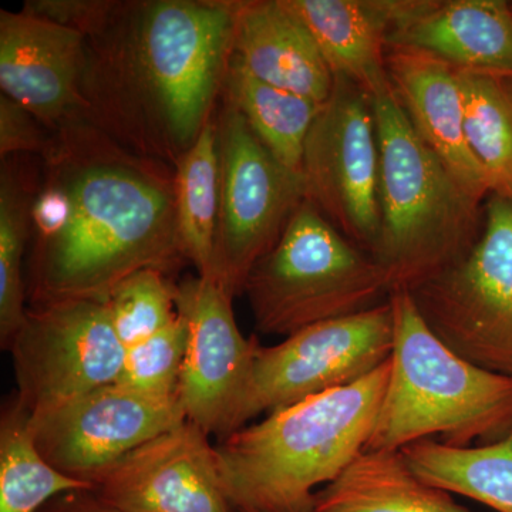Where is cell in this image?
Here are the masks:
<instances>
[{"mask_svg":"<svg viewBox=\"0 0 512 512\" xmlns=\"http://www.w3.org/2000/svg\"><path fill=\"white\" fill-rule=\"evenodd\" d=\"M47 190L33 210V303L104 301L141 269L168 272L185 256L175 218V174L89 120L53 133Z\"/></svg>","mask_w":512,"mask_h":512,"instance_id":"cell-1","label":"cell"},{"mask_svg":"<svg viewBox=\"0 0 512 512\" xmlns=\"http://www.w3.org/2000/svg\"><path fill=\"white\" fill-rule=\"evenodd\" d=\"M238 0L121 2L87 40L89 121L141 156L177 164L212 119Z\"/></svg>","mask_w":512,"mask_h":512,"instance_id":"cell-2","label":"cell"},{"mask_svg":"<svg viewBox=\"0 0 512 512\" xmlns=\"http://www.w3.org/2000/svg\"><path fill=\"white\" fill-rule=\"evenodd\" d=\"M390 370L392 359L359 382L276 410L220 441L218 470L235 511L315 512V488L366 450Z\"/></svg>","mask_w":512,"mask_h":512,"instance_id":"cell-3","label":"cell"},{"mask_svg":"<svg viewBox=\"0 0 512 512\" xmlns=\"http://www.w3.org/2000/svg\"><path fill=\"white\" fill-rule=\"evenodd\" d=\"M372 101L380 154V229L372 255L390 295L413 292L473 248L485 202L464 191L421 140L392 84Z\"/></svg>","mask_w":512,"mask_h":512,"instance_id":"cell-4","label":"cell"},{"mask_svg":"<svg viewBox=\"0 0 512 512\" xmlns=\"http://www.w3.org/2000/svg\"><path fill=\"white\" fill-rule=\"evenodd\" d=\"M389 301L392 370L366 450H403L436 436L454 447L507 437L512 376L474 365L448 348L421 318L410 292H393Z\"/></svg>","mask_w":512,"mask_h":512,"instance_id":"cell-5","label":"cell"},{"mask_svg":"<svg viewBox=\"0 0 512 512\" xmlns=\"http://www.w3.org/2000/svg\"><path fill=\"white\" fill-rule=\"evenodd\" d=\"M242 293L259 332L288 338L316 323L382 305L390 289L375 256L306 200L275 247L251 269Z\"/></svg>","mask_w":512,"mask_h":512,"instance_id":"cell-6","label":"cell"},{"mask_svg":"<svg viewBox=\"0 0 512 512\" xmlns=\"http://www.w3.org/2000/svg\"><path fill=\"white\" fill-rule=\"evenodd\" d=\"M410 295L448 348L512 376V197L490 195L473 248Z\"/></svg>","mask_w":512,"mask_h":512,"instance_id":"cell-7","label":"cell"},{"mask_svg":"<svg viewBox=\"0 0 512 512\" xmlns=\"http://www.w3.org/2000/svg\"><path fill=\"white\" fill-rule=\"evenodd\" d=\"M217 124L220 217L214 276L237 296L306 201V187L302 173L269 153L231 101L224 100Z\"/></svg>","mask_w":512,"mask_h":512,"instance_id":"cell-8","label":"cell"},{"mask_svg":"<svg viewBox=\"0 0 512 512\" xmlns=\"http://www.w3.org/2000/svg\"><path fill=\"white\" fill-rule=\"evenodd\" d=\"M8 350L30 419L116 383L126 353L97 299L33 303Z\"/></svg>","mask_w":512,"mask_h":512,"instance_id":"cell-9","label":"cell"},{"mask_svg":"<svg viewBox=\"0 0 512 512\" xmlns=\"http://www.w3.org/2000/svg\"><path fill=\"white\" fill-rule=\"evenodd\" d=\"M306 200L339 232L373 254L379 239L380 154L372 97L335 77L303 148Z\"/></svg>","mask_w":512,"mask_h":512,"instance_id":"cell-10","label":"cell"},{"mask_svg":"<svg viewBox=\"0 0 512 512\" xmlns=\"http://www.w3.org/2000/svg\"><path fill=\"white\" fill-rule=\"evenodd\" d=\"M393 343V309L386 301L316 323L279 345H259L245 420L359 382L390 359Z\"/></svg>","mask_w":512,"mask_h":512,"instance_id":"cell-11","label":"cell"},{"mask_svg":"<svg viewBox=\"0 0 512 512\" xmlns=\"http://www.w3.org/2000/svg\"><path fill=\"white\" fill-rule=\"evenodd\" d=\"M234 298L215 276H190L178 285L177 312L188 326L178 392L187 420L220 441L247 426L259 346L239 330Z\"/></svg>","mask_w":512,"mask_h":512,"instance_id":"cell-12","label":"cell"},{"mask_svg":"<svg viewBox=\"0 0 512 512\" xmlns=\"http://www.w3.org/2000/svg\"><path fill=\"white\" fill-rule=\"evenodd\" d=\"M185 420L180 394L150 396L113 383L30 423L50 466L96 485L121 458Z\"/></svg>","mask_w":512,"mask_h":512,"instance_id":"cell-13","label":"cell"},{"mask_svg":"<svg viewBox=\"0 0 512 512\" xmlns=\"http://www.w3.org/2000/svg\"><path fill=\"white\" fill-rule=\"evenodd\" d=\"M94 488L123 512H237L210 436L190 420L121 458Z\"/></svg>","mask_w":512,"mask_h":512,"instance_id":"cell-14","label":"cell"},{"mask_svg":"<svg viewBox=\"0 0 512 512\" xmlns=\"http://www.w3.org/2000/svg\"><path fill=\"white\" fill-rule=\"evenodd\" d=\"M87 40L25 10H0V89L57 131L89 120L84 97Z\"/></svg>","mask_w":512,"mask_h":512,"instance_id":"cell-15","label":"cell"},{"mask_svg":"<svg viewBox=\"0 0 512 512\" xmlns=\"http://www.w3.org/2000/svg\"><path fill=\"white\" fill-rule=\"evenodd\" d=\"M386 67L414 131L463 190L485 202L490 188L467 144L460 70L431 53L397 46L387 49Z\"/></svg>","mask_w":512,"mask_h":512,"instance_id":"cell-16","label":"cell"},{"mask_svg":"<svg viewBox=\"0 0 512 512\" xmlns=\"http://www.w3.org/2000/svg\"><path fill=\"white\" fill-rule=\"evenodd\" d=\"M387 46L423 50L466 72L512 77L511 2L413 0Z\"/></svg>","mask_w":512,"mask_h":512,"instance_id":"cell-17","label":"cell"},{"mask_svg":"<svg viewBox=\"0 0 512 512\" xmlns=\"http://www.w3.org/2000/svg\"><path fill=\"white\" fill-rule=\"evenodd\" d=\"M232 57L256 79L323 104L335 77L312 33L285 0H241Z\"/></svg>","mask_w":512,"mask_h":512,"instance_id":"cell-18","label":"cell"},{"mask_svg":"<svg viewBox=\"0 0 512 512\" xmlns=\"http://www.w3.org/2000/svg\"><path fill=\"white\" fill-rule=\"evenodd\" d=\"M318 43L333 77L370 97L390 86L387 40L413 0H285Z\"/></svg>","mask_w":512,"mask_h":512,"instance_id":"cell-19","label":"cell"},{"mask_svg":"<svg viewBox=\"0 0 512 512\" xmlns=\"http://www.w3.org/2000/svg\"><path fill=\"white\" fill-rule=\"evenodd\" d=\"M315 512H474L407 464L402 451L365 450L315 494Z\"/></svg>","mask_w":512,"mask_h":512,"instance_id":"cell-20","label":"cell"},{"mask_svg":"<svg viewBox=\"0 0 512 512\" xmlns=\"http://www.w3.org/2000/svg\"><path fill=\"white\" fill-rule=\"evenodd\" d=\"M400 451L426 483L495 511L512 512V431L503 440L477 447H454L427 439Z\"/></svg>","mask_w":512,"mask_h":512,"instance_id":"cell-21","label":"cell"},{"mask_svg":"<svg viewBox=\"0 0 512 512\" xmlns=\"http://www.w3.org/2000/svg\"><path fill=\"white\" fill-rule=\"evenodd\" d=\"M175 218L185 259L198 275L214 276L220 217L218 124L211 119L175 164Z\"/></svg>","mask_w":512,"mask_h":512,"instance_id":"cell-22","label":"cell"},{"mask_svg":"<svg viewBox=\"0 0 512 512\" xmlns=\"http://www.w3.org/2000/svg\"><path fill=\"white\" fill-rule=\"evenodd\" d=\"M224 89L225 99L269 153L289 170L302 173L306 137L322 104L256 79L232 56Z\"/></svg>","mask_w":512,"mask_h":512,"instance_id":"cell-23","label":"cell"},{"mask_svg":"<svg viewBox=\"0 0 512 512\" xmlns=\"http://www.w3.org/2000/svg\"><path fill=\"white\" fill-rule=\"evenodd\" d=\"M464 128L490 195L512 197V77L460 70Z\"/></svg>","mask_w":512,"mask_h":512,"instance_id":"cell-24","label":"cell"},{"mask_svg":"<svg viewBox=\"0 0 512 512\" xmlns=\"http://www.w3.org/2000/svg\"><path fill=\"white\" fill-rule=\"evenodd\" d=\"M94 488L47 463L30 414L13 402L0 420V512H39L56 495Z\"/></svg>","mask_w":512,"mask_h":512,"instance_id":"cell-25","label":"cell"},{"mask_svg":"<svg viewBox=\"0 0 512 512\" xmlns=\"http://www.w3.org/2000/svg\"><path fill=\"white\" fill-rule=\"evenodd\" d=\"M36 191L12 161L3 164L0 175V340L3 349H9L28 311L23 258L32 234Z\"/></svg>","mask_w":512,"mask_h":512,"instance_id":"cell-26","label":"cell"},{"mask_svg":"<svg viewBox=\"0 0 512 512\" xmlns=\"http://www.w3.org/2000/svg\"><path fill=\"white\" fill-rule=\"evenodd\" d=\"M177 291L167 272L154 268L134 272L114 286L103 302L124 348L150 338L177 318Z\"/></svg>","mask_w":512,"mask_h":512,"instance_id":"cell-27","label":"cell"},{"mask_svg":"<svg viewBox=\"0 0 512 512\" xmlns=\"http://www.w3.org/2000/svg\"><path fill=\"white\" fill-rule=\"evenodd\" d=\"M187 342V322L178 313L170 325L126 349L116 383L150 396L180 394Z\"/></svg>","mask_w":512,"mask_h":512,"instance_id":"cell-28","label":"cell"},{"mask_svg":"<svg viewBox=\"0 0 512 512\" xmlns=\"http://www.w3.org/2000/svg\"><path fill=\"white\" fill-rule=\"evenodd\" d=\"M120 5L111 0H30L22 10L90 39L109 25Z\"/></svg>","mask_w":512,"mask_h":512,"instance_id":"cell-29","label":"cell"},{"mask_svg":"<svg viewBox=\"0 0 512 512\" xmlns=\"http://www.w3.org/2000/svg\"><path fill=\"white\" fill-rule=\"evenodd\" d=\"M46 127L29 110L5 94L0 96V157L40 154L45 157L53 143Z\"/></svg>","mask_w":512,"mask_h":512,"instance_id":"cell-30","label":"cell"},{"mask_svg":"<svg viewBox=\"0 0 512 512\" xmlns=\"http://www.w3.org/2000/svg\"><path fill=\"white\" fill-rule=\"evenodd\" d=\"M39 512H123L104 501L96 488L67 491L56 495Z\"/></svg>","mask_w":512,"mask_h":512,"instance_id":"cell-31","label":"cell"},{"mask_svg":"<svg viewBox=\"0 0 512 512\" xmlns=\"http://www.w3.org/2000/svg\"><path fill=\"white\" fill-rule=\"evenodd\" d=\"M511 8H512V2H511Z\"/></svg>","mask_w":512,"mask_h":512,"instance_id":"cell-32","label":"cell"}]
</instances>
